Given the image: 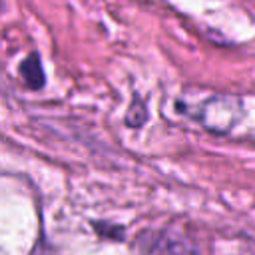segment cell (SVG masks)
I'll return each mask as SVG.
<instances>
[{"mask_svg": "<svg viewBox=\"0 0 255 255\" xmlns=\"http://www.w3.org/2000/svg\"><path fill=\"white\" fill-rule=\"evenodd\" d=\"M20 74L24 78V82L28 84V88L32 90H38L44 86V72H42V66H40V60L36 54H30L22 66H20Z\"/></svg>", "mask_w": 255, "mask_h": 255, "instance_id": "obj_1", "label": "cell"}, {"mask_svg": "<svg viewBox=\"0 0 255 255\" xmlns=\"http://www.w3.org/2000/svg\"><path fill=\"white\" fill-rule=\"evenodd\" d=\"M147 253L149 255H183L185 251H183V243L179 239H175V237H157L151 243Z\"/></svg>", "mask_w": 255, "mask_h": 255, "instance_id": "obj_2", "label": "cell"}]
</instances>
